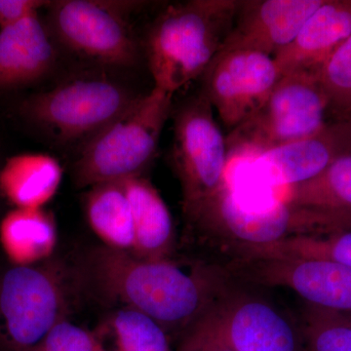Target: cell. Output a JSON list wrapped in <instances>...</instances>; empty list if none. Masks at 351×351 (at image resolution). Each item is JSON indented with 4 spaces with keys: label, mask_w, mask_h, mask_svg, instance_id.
<instances>
[{
    "label": "cell",
    "mask_w": 351,
    "mask_h": 351,
    "mask_svg": "<svg viewBox=\"0 0 351 351\" xmlns=\"http://www.w3.org/2000/svg\"><path fill=\"white\" fill-rule=\"evenodd\" d=\"M239 0H191L169 5L145 36L154 87L175 94L200 77L225 44Z\"/></svg>",
    "instance_id": "2"
},
{
    "label": "cell",
    "mask_w": 351,
    "mask_h": 351,
    "mask_svg": "<svg viewBox=\"0 0 351 351\" xmlns=\"http://www.w3.org/2000/svg\"><path fill=\"white\" fill-rule=\"evenodd\" d=\"M143 1L59 0L47 6L46 23L59 47L108 69H132L145 57L130 24Z\"/></svg>",
    "instance_id": "6"
},
{
    "label": "cell",
    "mask_w": 351,
    "mask_h": 351,
    "mask_svg": "<svg viewBox=\"0 0 351 351\" xmlns=\"http://www.w3.org/2000/svg\"><path fill=\"white\" fill-rule=\"evenodd\" d=\"M348 119L351 120V115H350V119Z\"/></svg>",
    "instance_id": "29"
},
{
    "label": "cell",
    "mask_w": 351,
    "mask_h": 351,
    "mask_svg": "<svg viewBox=\"0 0 351 351\" xmlns=\"http://www.w3.org/2000/svg\"><path fill=\"white\" fill-rule=\"evenodd\" d=\"M0 241L15 265H36L49 257L56 246L54 218L43 208H16L2 219Z\"/></svg>",
    "instance_id": "20"
},
{
    "label": "cell",
    "mask_w": 351,
    "mask_h": 351,
    "mask_svg": "<svg viewBox=\"0 0 351 351\" xmlns=\"http://www.w3.org/2000/svg\"><path fill=\"white\" fill-rule=\"evenodd\" d=\"M237 244L262 245L350 230L351 211L297 206L279 198L249 202L228 180L193 219Z\"/></svg>",
    "instance_id": "5"
},
{
    "label": "cell",
    "mask_w": 351,
    "mask_h": 351,
    "mask_svg": "<svg viewBox=\"0 0 351 351\" xmlns=\"http://www.w3.org/2000/svg\"><path fill=\"white\" fill-rule=\"evenodd\" d=\"M90 283L103 297L149 316L168 335L182 334L213 304L226 282L213 267L186 270L170 260L149 261L97 247L85 258Z\"/></svg>",
    "instance_id": "1"
},
{
    "label": "cell",
    "mask_w": 351,
    "mask_h": 351,
    "mask_svg": "<svg viewBox=\"0 0 351 351\" xmlns=\"http://www.w3.org/2000/svg\"><path fill=\"white\" fill-rule=\"evenodd\" d=\"M350 154L351 120H335L311 137L249 159V173L256 181L290 188L313 179Z\"/></svg>",
    "instance_id": "13"
},
{
    "label": "cell",
    "mask_w": 351,
    "mask_h": 351,
    "mask_svg": "<svg viewBox=\"0 0 351 351\" xmlns=\"http://www.w3.org/2000/svg\"><path fill=\"white\" fill-rule=\"evenodd\" d=\"M228 272L244 282L287 288L304 304L351 313V269L302 258H237Z\"/></svg>",
    "instance_id": "12"
},
{
    "label": "cell",
    "mask_w": 351,
    "mask_h": 351,
    "mask_svg": "<svg viewBox=\"0 0 351 351\" xmlns=\"http://www.w3.org/2000/svg\"><path fill=\"white\" fill-rule=\"evenodd\" d=\"M171 160L181 182L182 209L191 221L225 186L228 151L214 117V108L203 93L191 95L175 108Z\"/></svg>",
    "instance_id": "8"
},
{
    "label": "cell",
    "mask_w": 351,
    "mask_h": 351,
    "mask_svg": "<svg viewBox=\"0 0 351 351\" xmlns=\"http://www.w3.org/2000/svg\"><path fill=\"white\" fill-rule=\"evenodd\" d=\"M173 96L154 87L119 119L78 152L73 163L77 188L143 176L156 156Z\"/></svg>",
    "instance_id": "4"
},
{
    "label": "cell",
    "mask_w": 351,
    "mask_h": 351,
    "mask_svg": "<svg viewBox=\"0 0 351 351\" xmlns=\"http://www.w3.org/2000/svg\"><path fill=\"white\" fill-rule=\"evenodd\" d=\"M50 2L44 0H0V29L38 14L41 8H47Z\"/></svg>",
    "instance_id": "28"
},
{
    "label": "cell",
    "mask_w": 351,
    "mask_h": 351,
    "mask_svg": "<svg viewBox=\"0 0 351 351\" xmlns=\"http://www.w3.org/2000/svg\"><path fill=\"white\" fill-rule=\"evenodd\" d=\"M281 198L297 206L351 211V154L339 157L313 179L287 188Z\"/></svg>",
    "instance_id": "22"
},
{
    "label": "cell",
    "mask_w": 351,
    "mask_h": 351,
    "mask_svg": "<svg viewBox=\"0 0 351 351\" xmlns=\"http://www.w3.org/2000/svg\"><path fill=\"white\" fill-rule=\"evenodd\" d=\"M112 339L113 351H174L169 335L149 316L123 306L105 325Z\"/></svg>",
    "instance_id": "23"
},
{
    "label": "cell",
    "mask_w": 351,
    "mask_h": 351,
    "mask_svg": "<svg viewBox=\"0 0 351 351\" xmlns=\"http://www.w3.org/2000/svg\"><path fill=\"white\" fill-rule=\"evenodd\" d=\"M84 208L88 223L104 246L132 254L135 243L133 215L122 181L89 188Z\"/></svg>",
    "instance_id": "19"
},
{
    "label": "cell",
    "mask_w": 351,
    "mask_h": 351,
    "mask_svg": "<svg viewBox=\"0 0 351 351\" xmlns=\"http://www.w3.org/2000/svg\"><path fill=\"white\" fill-rule=\"evenodd\" d=\"M297 322L304 351H351V313L304 304Z\"/></svg>",
    "instance_id": "24"
},
{
    "label": "cell",
    "mask_w": 351,
    "mask_h": 351,
    "mask_svg": "<svg viewBox=\"0 0 351 351\" xmlns=\"http://www.w3.org/2000/svg\"><path fill=\"white\" fill-rule=\"evenodd\" d=\"M59 45L38 14L0 29V90L32 86L56 69Z\"/></svg>",
    "instance_id": "15"
},
{
    "label": "cell",
    "mask_w": 351,
    "mask_h": 351,
    "mask_svg": "<svg viewBox=\"0 0 351 351\" xmlns=\"http://www.w3.org/2000/svg\"><path fill=\"white\" fill-rule=\"evenodd\" d=\"M240 258H302L339 263L351 269V228L304 235L262 245L237 244Z\"/></svg>",
    "instance_id": "21"
},
{
    "label": "cell",
    "mask_w": 351,
    "mask_h": 351,
    "mask_svg": "<svg viewBox=\"0 0 351 351\" xmlns=\"http://www.w3.org/2000/svg\"><path fill=\"white\" fill-rule=\"evenodd\" d=\"M63 168L54 157L21 154L0 165V193L16 208L39 209L56 195Z\"/></svg>",
    "instance_id": "18"
},
{
    "label": "cell",
    "mask_w": 351,
    "mask_h": 351,
    "mask_svg": "<svg viewBox=\"0 0 351 351\" xmlns=\"http://www.w3.org/2000/svg\"><path fill=\"white\" fill-rule=\"evenodd\" d=\"M226 282L200 319L237 351H304L301 330L274 304Z\"/></svg>",
    "instance_id": "10"
},
{
    "label": "cell",
    "mask_w": 351,
    "mask_h": 351,
    "mask_svg": "<svg viewBox=\"0 0 351 351\" xmlns=\"http://www.w3.org/2000/svg\"><path fill=\"white\" fill-rule=\"evenodd\" d=\"M201 76L203 93L230 130L265 103L282 77L274 57L258 51L225 48Z\"/></svg>",
    "instance_id": "11"
},
{
    "label": "cell",
    "mask_w": 351,
    "mask_h": 351,
    "mask_svg": "<svg viewBox=\"0 0 351 351\" xmlns=\"http://www.w3.org/2000/svg\"><path fill=\"white\" fill-rule=\"evenodd\" d=\"M324 0H243L225 49L258 51L274 57L294 40Z\"/></svg>",
    "instance_id": "14"
},
{
    "label": "cell",
    "mask_w": 351,
    "mask_h": 351,
    "mask_svg": "<svg viewBox=\"0 0 351 351\" xmlns=\"http://www.w3.org/2000/svg\"><path fill=\"white\" fill-rule=\"evenodd\" d=\"M328 112L317 73L283 75L265 103L226 137L228 158L249 160L311 137L326 126Z\"/></svg>",
    "instance_id": "7"
},
{
    "label": "cell",
    "mask_w": 351,
    "mask_h": 351,
    "mask_svg": "<svg viewBox=\"0 0 351 351\" xmlns=\"http://www.w3.org/2000/svg\"><path fill=\"white\" fill-rule=\"evenodd\" d=\"M32 351H106L94 332L68 318L60 321Z\"/></svg>",
    "instance_id": "26"
},
{
    "label": "cell",
    "mask_w": 351,
    "mask_h": 351,
    "mask_svg": "<svg viewBox=\"0 0 351 351\" xmlns=\"http://www.w3.org/2000/svg\"><path fill=\"white\" fill-rule=\"evenodd\" d=\"M122 182L133 215L135 243L132 255L142 260H169L174 249L175 228L165 201L143 176Z\"/></svg>",
    "instance_id": "17"
},
{
    "label": "cell",
    "mask_w": 351,
    "mask_h": 351,
    "mask_svg": "<svg viewBox=\"0 0 351 351\" xmlns=\"http://www.w3.org/2000/svg\"><path fill=\"white\" fill-rule=\"evenodd\" d=\"M58 263L14 265L0 277V351H32L68 314Z\"/></svg>",
    "instance_id": "9"
},
{
    "label": "cell",
    "mask_w": 351,
    "mask_h": 351,
    "mask_svg": "<svg viewBox=\"0 0 351 351\" xmlns=\"http://www.w3.org/2000/svg\"><path fill=\"white\" fill-rule=\"evenodd\" d=\"M318 80L336 120L351 115V34L317 71Z\"/></svg>",
    "instance_id": "25"
},
{
    "label": "cell",
    "mask_w": 351,
    "mask_h": 351,
    "mask_svg": "<svg viewBox=\"0 0 351 351\" xmlns=\"http://www.w3.org/2000/svg\"><path fill=\"white\" fill-rule=\"evenodd\" d=\"M175 351H237L214 335L202 320L198 319L186 332Z\"/></svg>",
    "instance_id": "27"
},
{
    "label": "cell",
    "mask_w": 351,
    "mask_h": 351,
    "mask_svg": "<svg viewBox=\"0 0 351 351\" xmlns=\"http://www.w3.org/2000/svg\"><path fill=\"white\" fill-rule=\"evenodd\" d=\"M351 34V0H324L294 40L274 55L281 75L314 71Z\"/></svg>",
    "instance_id": "16"
},
{
    "label": "cell",
    "mask_w": 351,
    "mask_h": 351,
    "mask_svg": "<svg viewBox=\"0 0 351 351\" xmlns=\"http://www.w3.org/2000/svg\"><path fill=\"white\" fill-rule=\"evenodd\" d=\"M144 94L106 75L73 76L21 101V119L44 137L78 152Z\"/></svg>",
    "instance_id": "3"
}]
</instances>
